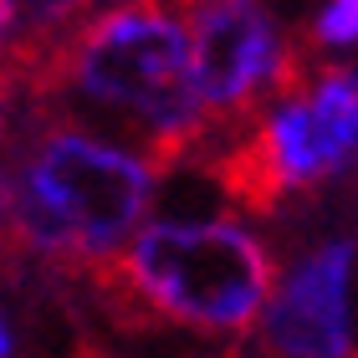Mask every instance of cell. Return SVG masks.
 <instances>
[{"label": "cell", "mask_w": 358, "mask_h": 358, "mask_svg": "<svg viewBox=\"0 0 358 358\" xmlns=\"http://www.w3.org/2000/svg\"><path fill=\"white\" fill-rule=\"evenodd\" d=\"M174 6L189 31L194 83L210 123L256 118L302 72L297 46L266 0H174Z\"/></svg>", "instance_id": "obj_5"}, {"label": "cell", "mask_w": 358, "mask_h": 358, "mask_svg": "<svg viewBox=\"0 0 358 358\" xmlns=\"http://www.w3.org/2000/svg\"><path fill=\"white\" fill-rule=\"evenodd\" d=\"M15 353V333H10V317L0 313V358H10Z\"/></svg>", "instance_id": "obj_9"}, {"label": "cell", "mask_w": 358, "mask_h": 358, "mask_svg": "<svg viewBox=\"0 0 358 358\" xmlns=\"http://www.w3.org/2000/svg\"><path fill=\"white\" fill-rule=\"evenodd\" d=\"M276 266L271 241L236 210L154 215L123 251L128 292L159 317L210 338L256 333Z\"/></svg>", "instance_id": "obj_3"}, {"label": "cell", "mask_w": 358, "mask_h": 358, "mask_svg": "<svg viewBox=\"0 0 358 358\" xmlns=\"http://www.w3.org/2000/svg\"><path fill=\"white\" fill-rule=\"evenodd\" d=\"M0 128H6V103H0Z\"/></svg>", "instance_id": "obj_11"}, {"label": "cell", "mask_w": 358, "mask_h": 358, "mask_svg": "<svg viewBox=\"0 0 358 358\" xmlns=\"http://www.w3.org/2000/svg\"><path fill=\"white\" fill-rule=\"evenodd\" d=\"M307 31H313V46L322 57H353L358 52V0H317Z\"/></svg>", "instance_id": "obj_8"}, {"label": "cell", "mask_w": 358, "mask_h": 358, "mask_svg": "<svg viewBox=\"0 0 358 358\" xmlns=\"http://www.w3.org/2000/svg\"><path fill=\"white\" fill-rule=\"evenodd\" d=\"M57 67L92 118L118 123L123 138L159 159L185 154L210 134L189 31L174 0H118L87 15Z\"/></svg>", "instance_id": "obj_2"}, {"label": "cell", "mask_w": 358, "mask_h": 358, "mask_svg": "<svg viewBox=\"0 0 358 358\" xmlns=\"http://www.w3.org/2000/svg\"><path fill=\"white\" fill-rule=\"evenodd\" d=\"M6 220L52 262H123L159 205V154L92 123H52L15 154Z\"/></svg>", "instance_id": "obj_1"}, {"label": "cell", "mask_w": 358, "mask_h": 358, "mask_svg": "<svg viewBox=\"0 0 358 358\" xmlns=\"http://www.w3.org/2000/svg\"><path fill=\"white\" fill-rule=\"evenodd\" d=\"M266 358H358V236H317L276 266L256 322Z\"/></svg>", "instance_id": "obj_6"}, {"label": "cell", "mask_w": 358, "mask_h": 358, "mask_svg": "<svg viewBox=\"0 0 358 358\" xmlns=\"http://www.w3.org/2000/svg\"><path fill=\"white\" fill-rule=\"evenodd\" d=\"M0 220H6V185H0Z\"/></svg>", "instance_id": "obj_10"}, {"label": "cell", "mask_w": 358, "mask_h": 358, "mask_svg": "<svg viewBox=\"0 0 358 358\" xmlns=\"http://www.w3.org/2000/svg\"><path fill=\"white\" fill-rule=\"evenodd\" d=\"M236 169L256 200L313 194L358 174V62L328 57L292 77L251 118Z\"/></svg>", "instance_id": "obj_4"}, {"label": "cell", "mask_w": 358, "mask_h": 358, "mask_svg": "<svg viewBox=\"0 0 358 358\" xmlns=\"http://www.w3.org/2000/svg\"><path fill=\"white\" fill-rule=\"evenodd\" d=\"M83 15L87 0H0V77L10 67H41V57L62 62Z\"/></svg>", "instance_id": "obj_7"}]
</instances>
